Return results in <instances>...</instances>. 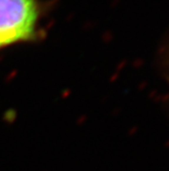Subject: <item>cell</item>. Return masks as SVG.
Returning <instances> with one entry per match:
<instances>
[{"label":"cell","instance_id":"cell-1","mask_svg":"<svg viewBox=\"0 0 169 171\" xmlns=\"http://www.w3.org/2000/svg\"><path fill=\"white\" fill-rule=\"evenodd\" d=\"M40 17L38 0H0V49L36 40Z\"/></svg>","mask_w":169,"mask_h":171},{"label":"cell","instance_id":"cell-2","mask_svg":"<svg viewBox=\"0 0 169 171\" xmlns=\"http://www.w3.org/2000/svg\"><path fill=\"white\" fill-rule=\"evenodd\" d=\"M159 68L169 83V35L161 46L159 53Z\"/></svg>","mask_w":169,"mask_h":171}]
</instances>
